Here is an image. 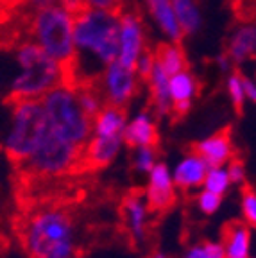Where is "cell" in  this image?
I'll list each match as a JSON object with an SVG mask.
<instances>
[{
  "mask_svg": "<svg viewBox=\"0 0 256 258\" xmlns=\"http://www.w3.org/2000/svg\"><path fill=\"white\" fill-rule=\"evenodd\" d=\"M144 4L149 16L156 24L158 31L163 34L165 40L170 43H179L184 38V34L177 24L172 0H144Z\"/></svg>",
  "mask_w": 256,
  "mask_h": 258,
  "instance_id": "obj_16",
  "label": "cell"
},
{
  "mask_svg": "<svg viewBox=\"0 0 256 258\" xmlns=\"http://www.w3.org/2000/svg\"><path fill=\"white\" fill-rule=\"evenodd\" d=\"M226 258H251V226L245 222H231L222 233Z\"/></svg>",
  "mask_w": 256,
  "mask_h": 258,
  "instance_id": "obj_20",
  "label": "cell"
},
{
  "mask_svg": "<svg viewBox=\"0 0 256 258\" xmlns=\"http://www.w3.org/2000/svg\"><path fill=\"white\" fill-rule=\"evenodd\" d=\"M127 115L124 108L106 104L100 109L99 115L92 118V135L95 137H122L124 138Z\"/></svg>",
  "mask_w": 256,
  "mask_h": 258,
  "instance_id": "obj_21",
  "label": "cell"
},
{
  "mask_svg": "<svg viewBox=\"0 0 256 258\" xmlns=\"http://www.w3.org/2000/svg\"><path fill=\"white\" fill-rule=\"evenodd\" d=\"M210 165L196 151H190L177 161L172 169V179L179 190H199L203 188L204 177Z\"/></svg>",
  "mask_w": 256,
  "mask_h": 258,
  "instance_id": "obj_14",
  "label": "cell"
},
{
  "mask_svg": "<svg viewBox=\"0 0 256 258\" xmlns=\"http://www.w3.org/2000/svg\"><path fill=\"white\" fill-rule=\"evenodd\" d=\"M231 179H229L228 174V167H210L208 172H206V177H204L203 188L210 190L213 194H219L224 198V194L231 188Z\"/></svg>",
  "mask_w": 256,
  "mask_h": 258,
  "instance_id": "obj_25",
  "label": "cell"
},
{
  "mask_svg": "<svg viewBox=\"0 0 256 258\" xmlns=\"http://www.w3.org/2000/svg\"><path fill=\"white\" fill-rule=\"evenodd\" d=\"M215 64H217V69H219L220 72H224V74L233 72V67H235L226 52L224 54H219V56L215 57Z\"/></svg>",
  "mask_w": 256,
  "mask_h": 258,
  "instance_id": "obj_36",
  "label": "cell"
},
{
  "mask_svg": "<svg viewBox=\"0 0 256 258\" xmlns=\"http://www.w3.org/2000/svg\"><path fill=\"white\" fill-rule=\"evenodd\" d=\"M158 163L156 145H145V147H136L133 149V167L138 174L147 176L154 165Z\"/></svg>",
  "mask_w": 256,
  "mask_h": 258,
  "instance_id": "obj_27",
  "label": "cell"
},
{
  "mask_svg": "<svg viewBox=\"0 0 256 258\" xmlns=\"http://www.w3.org/2000/svg\"><path fill=\"white\" fill-rule=\"evenodd\" d=\"M226 92H228V97L229 101H231L233 108L242 111L245 102H247L245 88H244V74L236 72V70L229 72L228 77H226Z\"/></svg>",
  "mask_w": 256,
  "mask_h": 258,
  "instance_id": "obj_26",
  "label": "cell"
},
{
  "mask_svg": "<svg viewBox=\"0 0 256 258\" xmlns=\"http://www.w3.org/2000/svg\"><path fill=\"white\" fill-rule=\"evenodd\" d=\"M125 145L136 149V147H145V145H156L158 142V125L156 120L149 111L135 113L127 120L124 131Z\"/></svg>",
  "mask_w": 256,
  "mask_h": 258,
  "instance_id": "obj_18",
  "label": "cell"
},
{
  "mask_svg": "<svg viewBox=\"0 0 256 258\" xmlns=\"http://www.w3.org/2000/svg\"><path fill=\"white\" fill-rule=\"evenodd\" d=\"M149 90V99H151L152 111L156 117L165 118L174 113L172 97H170V76L161 69L160 64H154L151 76L145 79Z\"/></svg>",
  "mask_w": 256,
  "mask_h": 258,
  "instance_id": "obj_17",
  "label": "cell"
},
{
  "mask_svg": "<svg viewBox=\"0 0 256 258\" xmlns=\"http://www.w3.org/2000/svg\"><path fill=\"white\" fill-rule=\"evenodd\" d=\"M228 174L229 179H231V185H244L245 183V167L240 160H235L233 158L228 165Z\"/></svg>",
  "mask_w": 256,
  "mask_h": 258,
  "instance_id": "obj_32",
  "label": "cell"
},
{
  "mask_svg": "<svg viewBox=\"0 0 256 258\" xmlns=\"http://www.w3.org/2000/svg\"><path fill=\"white\" fill-rule=\"evenodd\" d=\"M240 208L244 222L251 228H256V190L245 188L240 198Z\"/></svg>",
  "mask_w": 256,
  "mask_h": 258,
  "instance_id": "obj_30",
  "label": "cell"
},
{
  "mask_svg": "<svg viewBox=\"0 0 256 258\" xmlns=\"http://www.w3.org/2000/svg\"><path fill=\"white\" fill-rule=\"evenodd\" d=\"M196 205H197V208H199L201 214L213 215V214H217L219 208L222 206V196L210 192V190L201 188V192L197 194V198H196Z\"/></svg>",
  "mask_w": 256,
  "mask_h": 258,
  "instance_id": "obj_29",
  "label": "cell"
},
{
  "mask_svg": "<svg viewBox=\"0 0 256 258\" xmlns=\"http://www.w3.org/2000/svg\"><path fill=\"white\" fill-rule=\"evenodd\" d=\"M177 24L184 36H194L203 29V13L197 0H172Z\"/></svg>",
  "mask_w": 256,
  "mask_h": 258,
  "instance_id": "obj_22",
  "label": "cell"
},
{
  "mask_svg": "<svg viewBox=\"0 0 256 258\" xmlns=\"http://www.w3.org/2000/svg\"><path fill=\"white\" fill-rule=\"evenodd\" d=\"M74 16L63 6L56 4L47 9L32 13L31 34L43 52L70 69L76 59L74 45Z\"/></svg>",
  "mask_w": 256,
  "mask_h": 258,
  "instance_id": "obj_6",
  "label": "cell"
},
{
  "mask_svg": "<svg viewBox=\"0 0 256 258\" xmlns=\"http://www.w3.org/2000/svg\"><path fill=\"white\" fill-rule=\"evenodd\" d=\"M244 88H245V97L247 101L256 104V77L252 76H244Z\"/></svg>",
  "mask_w": 256,
  "mask_h": 258,
  "instance_id": "obj_34",
  "label": "cell"
},
{
  "mask_svg": "<svg viewBox=\"0 0 256 258\" xmlns=\"http://www.w3.org/2000/svg\"><path fill=\"white\" fill-rule=\"evenodd\" d=\"M149 258H168V256L165 253H161V251H154Z\"/></svg>",
  "mask_w": 256,
  "mask_h": 258,
  "instance_id": "obj_38",
  "label": "cell"
},
{
  "mask_svg": "<svg viewBox=\"0 0 256 258\" xmlns=\"http://www.w3.org/2000/svg\"><path fill=\"white\" fill-rule=\"evenodd\" d=\"M24 167L41 177L65 176L83 167V149L47 131Z\"/></svg>",
  "mask_w": 256,
  "mask_h": 258,
  "instance_id": "obj_7",
  "label": "cell"
},
{
  "mask_svg": "<svg viewBox=\"0 0 256 258\" xmlns=\"http://www.w3.org/2000/svg\"><path fill=\"white\" fill-rule=\"evenodd\" d=\"M194 151L203 158L210 167H222L228 165L233 160L235 147H233L231 133L229 131H219L210 137H204L194 145Z\"/></svg>",
  "mask_w": 256,
  "mask_h": 258,
  "instance_id": "obj_15",
  "label": "cell"
},
{
  "mask_svg": "<svg viewBox=\"0 0 256 258\" xmlns=\"http://www.w3.org/2000/svg\"><path fill=\"white\" fill-rule=\"evenodd\" d=\"M149 214H151V208H149L145 196L142 194L133 192L125 196L122 201V217H124L125 230L131 240L136 244H144L147 238Z\"/></svg>",
  "mask_w": 256,
  "mask_h": 258,
  "instance_id": "obj_11",
  "label": "cell"
},
{
  "mask_svg": "<svg viewBox=\"0 0 256 258\" xmlns=\"http://www.w3.org/2000/svg\"><path fill=\"white\" fill-rule=\"evenodd\" d=\"M226 54L235 67L256 61V20L242 22L233 29L226 43Z\"/></svg>",
  "mask_w": 256,
  "mask_h": 258,
  "instance_id": "obj_12",
  "label": "cell"
},
{
  "mask_svg": "<svg viewBox=\"0 0 256 258\" xmlns=\"http://www.w3.org/2000/svg\"><path fill=\"white\" fill-rule=\"evenodd\" d=\"M125 147L122 137H95L92 135L83 149V165L90 169H102L111 165Z\"/></svg>",
  "mask_w": 256,
  "mask_h": 258,
  "instance_id": "obj_13",
  "label": "cell"
},
{
  "mask_svg": "<svg viewBox=\"0 0 256 258\" xmlns=\"http://www.w3.org/2000/svg\"><path fill=\"white\" fill-rule=\"evenodd\" d=\"M120 11L84 8L74 16L76 59L68 69L70 81L95 83L109 63L118 59Z\"/></svg>",
  "mask_w": 256,
  "mask_h": 258,
  "instance_id": "obj_1",
  "label": "cell"
},
{
  "mask_svg": "<svg viewBox=\"0 0 256 258\" xmlns=\"http://www.w3.org/2000/svg\"><path fill=\"white\" fill-rule=\"evenodd\" d=\"M76 86H77V99H79V104L83 108V111L90 118L99 115V111L104 108L106 102H104V97L100 95L95 83H81V85Z\"/></svg>",
  "mask_w": 256,
  "mask_h": 258,
  "instance_id": "obj_24",
  "label": "cell"
},
{
  "mask_svg": "<svg viewBox=\"0 0 256 258\" xmlns=\"http://www.w3.org/2000/svg\"><path fill=\"white\" fill-rule=\"evenodd\" d=\"M59 4V0H27V8L29 11L36 13V11H41V9H47L50 8V6H56Z\"/></svg>",
  "mask_w": 256,
  "mask_h": 258,
  "instance_id": "obj_35",
  "label": "cell"
},
{
  "mask_svg": "<svg viewBox=\"0 0 256 258\" xmlns=\"http://www.w3.org/2000/svg\"><path fill=\"white\" fill-rule=\"evenodd\" d=\"M154 54H156L158 64L168 76H174V74L186 70V56H184V50L181 48L179 43L167 41V43L160 45Z\"/></svg>",
  "mask_w": 256,
  "mask_h": 258,
  "instance_id": "obj_23",
  "label": "cell"
},
{
  "mask_svg": "<svg viewBox=\"0 0 256 258\" xmlns=\"http://www.w3.org/2000/svg\"><path fill=\"white\" fill-rule=\"evenodd\" d=\"M48 131L84 149L92 137V118L83 111L77 99V86L65 81L40 99Z\"/></svg>",
  "mask_w": 256,
  "mask_h": 258,
  "instance_id": "obj_4",
  "label": "cell"
},
{
  "mask_svg": "<svg viewBox=\"0 0 256 258\" xmlns=\"http://www.w3.org/2000/svg\"><path fill=\"white\" fill-rule=\"evenodd\" d=\"M251 258H252V256H251Z\"/></svg>",
  "mask_w": 256,
  "mask_h": 258,
  "instance_id": "obj_39",
  "label": "cell"
},
{
  "mask_svg": "<svg viewBox=\"0 0 256 258\" xmlns=\"http://www.w3.org/2000/svg\"><path fill=\"white\" fill-rule=\"evenodd\" d=\"M199 92L197 77L188 69L170 76V97L174 104V115L183 117L190 111Z\"/></svg>",
  "mask_w": 256,
  "mask_h": 258,
  "instance_id": "obj_19",
  "label": "cell"
},
{
  "mask_svg": "<svg viewBox=\"0 0 256 258\" xmlns=\"http://www.w3.org/2000/svg\"><path fill=\"white\" fill-rule=\"evenodd\" d=\"M48 131L40 99H13L9 124L0 147L16 163L24 165Z\"/></svg>",
  "mask_w": 256,
  "mask_h": 258,
  "instance_id": "obj_5",
  "label": "cell"
},
{
  "mask_svg": "<svg viewBox=\"0 0 256 258\" xmlns=\"http://www.w3.org/2000/svg\"><path fill=\"white\" fill-rule=\"evenodd\" d=\"M22 244L29 258H76V222L63 208H41L25 222Z\"/></svg>",
  "mask_w": 256,
  "mask_h": 258,
  "instance_id": "obj_2",
  "label": "cell"
},
{
  "mask_svg": "<svg viewBox=\"0 0 256 258\" xmlns=\"http://www.w3.org/2000/svg\"><path fill=\"white\" fill-rule=\"evenodd\" d=\"M59 6H63V8L72 13V15H77V13L86 8L84 0H59Z\"/></svg>",
  "mask_w": 256,
  "mask_h": 258,
  "instance_id": "obj_37",
  "label": "cell"
},
{
  "mask_svg": "<svg viewBox=\"0 0 256 258\" xmlns=\"http://www.w3.org/2000/svg\"><path fill=\"white\" fill-rule=\"evenodd\" d=\"M86 8L104 9V11H118L122 0H84Z\"/></svg>",
  "mask_w": 256,
  "mask_h": 258,
  "instance_id": "obj_33",
  "label": "cell"
},
{
  "mask_svg": "<svg viewBox=\"0 0 256 258\" xmlns=\"http://www.w3.org/2000/svg\"><path fill=\"white\" fill-rule=\"evenodd\" d=\"M176 185L172 179V170L167 163L158 161L154 169L147 174V186H145V199L152 212H165L172 206L176 199Z\"/></svg>",
  "mask_w": 256,
  "mask_h": 258,
  "instance_id": "obj_10",
  "label": "cell"
},
{
  "mask_svg": "<svg viewBox=\"0 0 256 258\" xmlns=\"http://www.w3.org/2000/svg\"><path fill=\"white\" fill-rule=\"evenodd\" d=\"M183 258H226V253L220 240H204L190 246L183 253Z\"/></svg>",
  "mask_w": 256,
  "mask_h": 258,
  "instance_id": "obj_28",
  "label": "cell"
},
{
  "mask_svg": "<svg viewBox=\"0 0 256 258\" xmlns=\"http://www.w3.org/2000/svg\"><path fill=\"white\" fill-rule=\"evenodd\" d=\"M154 64H156V54L152 52V50H147L135 64V70H136V74H138V77H140L142 81L147 79V77L151 76L152 69H154Z\"/></svg>",
  "mask_w": 256,
  "mask_h": 258,
  "instance_id": "obj_31",
  "label": "cell"
},
{
  "mask_svg": "<svg viewBox=\"0 0 256 258\" xmlns=\"http://www.w3.org/2000/svg\"><path fill=\"white\" fill-rule=\"evenodd\" d=\"M15 61L18 74L9 83V95L13 99H41L61 83L70 81L67 67L45 54L32 40L16 47Z\"/></svg>",
  "mask_w": 256,
  "mask_h": 258,
  "instance_id": "obj_3",
  "label": "cell"
},
{
  "mask_svg": "<svg viewBox=\"0 0 256 258\" xmlns=\"http://www.w3.org/2000/svg\"><path fill=\"white\" fill-rule=\"evenodd\" d=\"M147 38L142 18L136 13H120L118 31V61L135 69L136 61L147 52Z\"/></svg>",
  "mask_w": 256,
  "mask_h": 258,
  "instance_id": "obj_9",
  "label": "cell"
},
{
  "mask_svg": "<svg viewBox=\"0 0 256 258\" xmlns=\"http://www.w3.org/2000/svg\"><path fill=\"white\" fill-rule=\"evenodd\" d=\"M140 77L133 67H127L122 61H113L102 70L99 79L95 81L104 102L116 108H125L135 99L140 88Z\"/></svg>",
  "mask_w": 256,
  "mask_h": 258,
  "instance_id": "obj_8",
  "label": "cell"
}]
</instances>
